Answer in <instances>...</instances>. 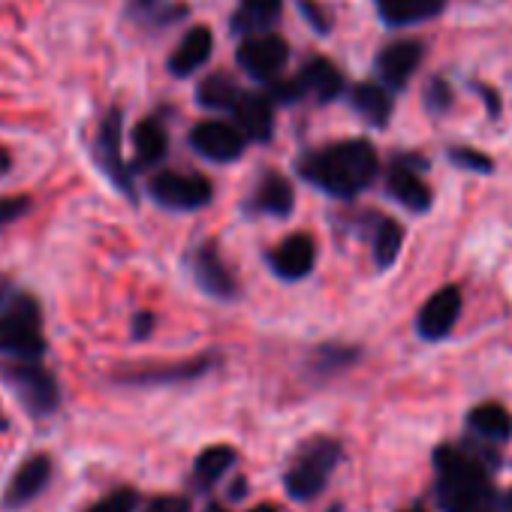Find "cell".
Returning a JSON list of instances; mask_svg holds the SVG:
<instances>
[{
	"mask_svg": "<svg viewBox=\"0 0 512 512\" xmlns=\"http://www.w3.org/2000/svg\"><path fill=\"white\" fill-rule=\"evenodd\" d=\"M458 317H461V293H458V287H443L422 305L416 332L425 341H440L455 329Z\"/></svg>",
	"mask_w": 512,
	"mask_h": 512,
	"instance_id": "12",
	"label": "cell"
},
{
	"mask_svg": "<svg viewBox=\"0 0 512 512\" xmlns=\"http://www.w3.org/2000/svg\"><path fill=\"white\" fill-rule=\"evenodd\" d=\"M317 263V244L308 232L287 235L272 253H269V266L278 278L284 281H302L314 272Z\"/></svg>",
	"mask_w": 512,
	"mask_h": 512,
	"instance_id": "11",
	"label": "cell"
},
{
	"mask_svg": "<svg viewBox=\"0 0 512 512\" xmlns=\"http://www.w3.org/2000/svg\"><path fill=\"white\" fill-rule=\"evenodd\" d=\"M211 356H199V359H187V362H172V365H148L139 368L136 374H121L118 380L127 386H160V383H181V380H193L199 374H205L211 368Z\"/></svg>",
	"mask_w": 512,
	"mask_h": 512,
	"instance_id": "16",
	"label": "cell"
},
{
	"mask_svg": "<svg viewBox=\"0 0 512 512\" xmlns=\"http://www.w3.org/2000/svg\"><path fill=\"white\" fill-rule=\"evenodd\" d=\"M437 500L443 512H485L491 503V485L485 467L458 446H440L434 452Z\"/></svg>",
	"mask_w": 512,
	"mask_h": 512,
	"instance_id": "2",
	"label": "cell"
},
{
	"mask_svg": "<svg viewBox=\"0 0 512 512\" xmlns=\"http://www.w3.org/2000/svg\"><path fill=\"white\" fill-rule=\"evenodd\" d=\"M145 512H193V506L181 494H166V497H154Z\"/></svg>",
	"mask_w": 512,
	"mask_h": 512,
	"instance_id": "32",
	"label": "cell"
},
{
	"mask_svg": "<svg viewBox=\"0 0 512 512\" xmlns=\"http://www.w3.org/2000/svg\"><path fill=\"white\" fill-rule=\"evenodd\" d=\"M377 169H380L377 151L365 139L335 142L323 151L308 154L299 163L302 178H308L311 184H317L320 190L338 199H350L362 193L365 187H371V181L377 178Z\"/></svg>",
	"mask_w": 512,
	"mask_h": 512,
	"instance_id": "1",
	"label": "cell"
},
{
	"mask_svg": "<svg viewBox=\"0 0 512 512\" xmlns=\"http://www.w3.org/2000/svg\"><path fill=\"white\" fill-rule=\"evenodd\" d=\"M341 458H344V446L335 437H311L308 443L296 449L284 473L287 494L293 500H314L326 488Z\"/></svg>",
	"mask_w": 512,
	"mask_h": 512,
	"instance_id": "3",
	"label": "cell"
},
{
	"mask_svg": "<svg viewBox=\"0 0 512 512\" xmlns=\"http://www.w3.org/2000/svg\"><path fill=\"white\" fill-rule=\"evenodd\" d=\"M281 4L284 0H241V7L235 10V19H232V28L244 31V34L263 31L278 22Z\"/></svg>",
	"mask_w": 512,
	"mask_h": 512,
	"instance_id": "25",
	"label": "cell"
},
{
	"mask_svg": "<svg viewBox=\"0 0 512 512\" xmlns=\"http://www.w3.org/2000/svg\"><path fill=\"white\" fill-rule=\"evenodd\" d=\"M241 494H247V482H244V479H235V488H232V500H238Z\"/></svg>",
	"mask_w": 512,
	"mask_h": 512,
	"instance_id": "37",
	"label": "cell"
},
{
	"mask_svg": "<svg viewBox=\"0 0 512 512\" xmlns=\"http://www.w3.org/2000/svg\"><path fill=\"white\" fill-rule=\"evenodd\" d=\"M419 64H422V46L419 43H395V46L380 52L377 73H380L386 88L401 91L410 82V76L419 70Z\"/></svg>",
	"mask_w": 512,
	"mask_h": 512,
	"instance_id": "15",
	"label": "cell"
},
{
	"mask_svg": "<svg viewBox=\"0 0 512 512\" xmlns=\"http://www.w3.org/2000/svg\"><path fill=\"white\" fill-rule=\"evenodd\" d=\"M208 512H226V509H220V503H211V506H208Z\"/></svg>",
	"mask_w": 512,
	"mask_h": 512,
	"instance_id": "42",
	"label": "cell"
},
{
	"mask_svg": "<svg viewBox=\"0 0 512 512\" xmlns=\"http://www.w3.org/2000/svg\"><path fill=\"white\" fill-rule=\"evenodd\" d=\"M184 13H187L184 7H175L169 0H130V19L145 25H169Z\"/></svg>",
	"mask_w": 512,
	"mask_h": 512,
	"instance_id": "29",
	"label": "cell"
},
{
	"mask_svg": "<svg viewBox=\"0 0 512 512\" xmlns=\"http://www.w3.org/2000/svg\"><path fill=\"white\" fill-rule=\"evenodd\" d=\"M287 58H290V49L281 37L275 34H256V37H247L238 52H235V61L238 67L250 76V79H260V82H272L284 67H287Z\"/></svg>",
	"mask_w": 512,
	"mask_h": 512,
	"instance_id": "7",
	"label": "cell"
},
{
	"mask_svg": "<svg viewBox=\"0 0 512 512\" xmlns=\"http://www.w3.org/2000/svg\"><path fill=\"white\" fill-rule=\"evenodd\" d=\"M7 169H10V154L0 148V175H7Z\"/></svg>",
	"mask_w": 512,
	"mask_h": 512,
	"instance_id": "39",
	"label": "cell"
},
{
	"mask_svg": "<svg viewBox=\"0 0 512 512\" xmlns=\"http://www.w3.org/2000/svg\"><path fill=\"white\" fill-rule=\"evenodd\" d=\"M148 193L157 205L172 208V211H196L205 208L214 196V187L202 175H187V172H157L148 181Z\"/></svg>",
	"mask_w": 512,
	"mask_h": 512,
	"instance_id": "6",
	"label": "cell"
},
{
	"mask_svg": "<svg viewBox=\"0 0 512 512\" xmlns=\"http://www.w3.org/2000/svg\"><path fill=\"white\" fill-rule=\"evenodd\" d=\"M500 512H512V488L500 497Z\"/></svg>",
	"mask_w": 512,
	"mask_h": 512,
	"instance_id": "38",
	"label": "cell"
},
{
	"mask_svg": "<svg viewBox=\"0 0 512 512\" xmlns=\"http://www.w3.org/2000/svg\"><path fill=\"white\" fill-rule=\"evenodd\" d=\"M449 100H452V94H449V88L443 82H434L431 91H428V97H425V103H428L431 112H443L449 106Z\"/></svg>",
	"mask_w": 512,
	"mask_h": 512,
	"instance_id": "34",
	"label": "cell"
},
{
	"mask_svg": "<svg viewBox=\"0 0 512 512\" xmlns=\"http://www.w3.org/2000/svg\"><path fill=\"white\" fill-rule=\"evenodd\" d=\"M485 512H488V509H485Z\"/></svg>",
	"mask_w": 512,
	"mask_h": 512,
	"instance_id": "43",
	"label": "cell"
},
{
	"mask_svg": "<svg viewBox=\"0 0 512 512\" xmlns=\"http://www.w3.org/2000/svg\"><path fill=\"white\" fill-rule=\"evenodd\" d=\"M0 353L19 362H37L46 353L43 314L31 296H16L0 314Z\"/></svg>",
	"mask_w": 512,
	"mask_h": 512,
	"instance_id": "4",
	"label": "cell"
},
{
	"mask_svg": "<svg viewBox=\"0 0 512 512\" xmlns=\"http://www.w3.org/2000/svg\"><path fill=\"white\" fill-rule=\"evenodd\" d=\"M232 115L244 142H269L275 136V106L266 94H238Z\"/></svg>",
	"mask_w": 512,
	"mask_h": 512,
	"instance_id": "13",
	"label": "cell"
},
{
	"mask_svg": "<svg viewBox=\"0 0 512 512\" xmlns=\"http://www.w3.org/2000/svg\"><path fill=\"white\" fill-rule=\"evenodd\" d=\"M139 503V494L133 488H115L112 494L100 497L88 512H133Z\"/></svg>",
	"mask_w": 512,
	"mask_h": 512,
	"instance_id": "30",
	"label": "cell"
},
{
	"mask_svg": "<svg viewBox=\"0 0 512 512\" xmlns=\"http://www.w3.org/2000/svg\"><path fill=\"white\" fill-rule=\"evenodd\" d=\"M299 10H302V13H308V22H311L317 31H329V22L323 19V10H320V7H314L311 0H299Z\"/></svg>",
	"mask_w": 512,
	"mask_h": 512,
	"instance_id": "36",
	"label": "cell"
},
{
	"mask_svg": "<svg viewBox=\"0 0 512 512\" xmlns=\"http://www.w3.org/2000/svg\"><path fill=\"white\" fill-rule=\"evenodd\" d=\"M452 160L458 166H467V169H476V172H488L491 169V160L485 154H479V151H470V148H455Z\"/></svg>",
	"mask_w": 512,
	"mask_h": 512,
	"instance_id": "33",
	"label": "cell"
},
{
	"mask_svg": "<svg viewBox=\"0 0 512 512\" xmlns=\"http://www.w3.org/2000/svg\"><path fill=\"white\" fill-rule=\"evenodd\" d=\"M446 0H377V10L386 25H416L440 16Z\"/></svg>",
	"mask_w": 512,
	"mask_h": 512,
	"instance_id": "21",
	"label": "cell"
},
{
	"mask_svg": "<svg viewBox=\"0 0 512 512\" xmlns=\"http://www.w3.org/2000/svg\"><path fill=\"white\" fill-rule=\"evenodd\" d=\"M235 464V449L229 446H208L205 452L196 455L193 461V476L202 488H211L214 482H220V476Z\"/></svg>",
	"mask_w": 512,
	"mask_h": 512,
	"instance_id": "27",
	"label": "cell"
},
{
	"mask_svg": "<svg viewBox=\"0 0 512 512\" xmlns=\"http://www.w3.org/2000/svg\"><path fill=\"white\" fill-rule=\"evenodd\" d=\"M350 103L374 127H386L389 118H392V97H389V91L383 85H374V82L356 85L353 94H350Z\"/></svg>",
	"mask_w": 512,
	"mask_h": 512,
	"instance_id": "22",
	"label": "cell"
},
{
	"mask_svg": "<svg viewBox=\"0 0 512 512\" xmlns=\"http://www.w3.org/2000/svg\"><path fill=\"white\" fill-rule=\"evenodd\" d=\"M10 428V422H7V416H0V431H7Z\"/></svg>",
	"mask_w": 512,
	"mask_h": 512,
	"instance_id": "41",
	"label": "cell"
},
{
	"mask_svg": "<svg viewBox=\"0 0 512 512\" xmlns=\"http://www.w3.org/2000/svg\"><path fill=\"white\" fill-rule=\"evenodd\" d=\"M389 193L410 211H428L431 208V187L407 166V163H395L389 172Z\"/></svg>",
	"mask_w": 512,
	"mask_h": 512,
	"instance_id": "20",
	"label": "cell"
},
{
	"mask_svg": "<svg viewBox=\"0 0 512 512\" xmlns=\"http://www.w3.org/2000/svg\"><path fill=\"white\" fill-rule=\"evenodd\" d=\"M7 383L13 386L16 398L28 407L34 416H52L61 404V389L52 371H46L37 362H19L4 368Z\"/></svg>",
	"mask_w": 512,
	"mask_h": 512,
	"instance_id": "5",
	"label": "cell"
},
{
	"mask_svg": "<svg viewBox=\"0 0 512 512\" xmlns=\"http://www.w3.org/2000/svg\"><path fill=\"white\" fill-rule=\"evenodd\" d=\"M371 244H374V263H377L380 269H389V266L398 260V253H401L404 229H401L392 217H374Z\"/></svg>",
	"mask_w": 512,
	"mask_h": 512,
	"instance_id": "26",
	"label": "cell"
},
{
	"mask_svg": "<svg viewBox=\"0 0 512 512\" xmlns=\"http://www.w3.org/2000/svg\"><path fill=\"white\" fill-rule=\"evenodd\" d=\"M154 332V314H136V320H133V338L136 341H148V335Z\"/></svg>",
	"mask_w": 512,
	"mask_h": 512,
	"instance_id": "35",
	"label": "cell"
},
{
	"mask_svg": "<svg viewBox=\"0 0 512 512\" xmlns=\"http://www.w3.org/2000/svg\"><path fill=\"white\" fill-rule=\"evenodd\" d=\"M133 148H136V160L142 166H151V163H160L169 151V139H166V130L160 121L154 118H145L136 124L133 130Z\"/></svg>",
	"mask_w": 512,
	"mask_h": 512,
	"instance_id": "24",
	"label": "cell"
},
{
	"mask_svg": "<svg viewBox=\"0 0 512 512\" xmlns=\"http://www.w3.org/2000/svg\"><path fill=\"white\" fill-rule=\"evenodd\" d=\"M52 458L49 455H31V458H25L22 464H19V470L13 473V479H10V485H7V491H4V497H0V506L4 509H22V506H28L31 500H37L43 491H46V485H49V479H52Z\"/></svg>",
	"mask_w": 512,
	"mask_h": 512,
	"instance_id": "8",
	"label": "cell"
},
{
	"mask_svg": "<svg viewBox=\"0 0 512 512\" xmlns=\"http://www.w3.org/2000/svg\"><path fill=\"white\" fill-rule=\"evenodd\" d=\"M296 205V193L293 184L281 175V172H266L260 178L250 199V208L260 214H275V217H287Z\"/></svg>",
	"mask_w": 512,
	"mask_h": 512,
	"instance_id": "17",
	"label": "cell"
},
{
	"mask_svg": "<svg viewBox=\"0 0 512 512\" xmlns=\"http://www.w3.org/2000/svg\"><path fill=\"white\" fill-rule=\"evenodd\" d=\"M196 100H199V106H205V109H232L235 100H238V85H235L226 73H214V76H208V79L199 85Z\"/></svg>",
	"mask_w": 512,
	"mask_h": 512,
	"instance_id": "28",
	"label": "cell"
},
{
	"mask_svg": "<svg viewBox=\"0 0 512 512\" xmlns=\"http://www.w3.org/2000/svg\"><path fill=\"white\" fill-rule=\"evenodd\" d=\"M296 82H299L302 94H311V97H317L320 103H329V100H335V97L344 91V76H341L338 67H335L332 61H326V58L308 61V67L296 76Z\"/></svg>",
	"mask_w": 512,
	"mask_h": 512,
	"instance_id": "19",
	"label": "cell"
},
{
	"mask_svg": "<svg viewBox=\"0 0 512 512\" xmlns=\"http://www.w3.org/2000/svg\"><path fill=\"white\" fill-rule=\"evenodd\" d=\"M250 512H281V509L275 503H260V506H253Z\"/></svg>",
	"mask_w": 512,
	"mask_h": 512,
	"instance_id": "40",
	"label": "cell"
},
{
	"mask_svg": "<svg viewBox=\"0 0 512 512\" xmlns=\"http://www.w3.org/2000/svg\"><path fill=\"white\" fill-rule=\"evenodd\" d=\"M193 278H196V284H199L208 296H214V299H232L235 290H238L235 275H232L229 266L223 263V256L217 253L214 241H208V244H202V247L196 250V256H193Z\"/></svg>",
	"mask_w": 512,
	"mask_h": 512,
	"instance_id": "14",
	"label": "cell"
},
{
	"mask_svg": "<svg viewBox=\"0 0 512 512\" xmlns=\"http://www.w3.org/2000/svg\"><path fill=\"white\" fill-rule=\"evenodd\" d=\"M31 211V199L16 193V196H0V226H10L16 223L22 214Z\"/></svg>",
	"mask_w": 512,
	"mask_h": 512,
	"instance_id": "31",
	"label": "cell"
},
{
	"mask_svg": "<svg viewBox=\"0 0 512 512\" xmlns=\"http://www.w3.org/2000/svg\"><path fill=\"white\" fill-rule=\"evenodd\" d=\"M467 425L476 434H482L485 440H494V443H506L512 437V416L500 404H479V407H473L470 416H467Z\"/></svg>",
	"mask_w": 512,
	"mask_h": 512,
	"instance_id": "23",
	"label": "cell"
},
{
	"mask_svg": "<svg viewBox=\"0 0 512 512\" xmlns=\"http://www.w3.org/2000/svg\"><path fill=\"white\" fill-rule=\"evenodd\" d=\"M97 163L100 169L115 181V187L136 199L133 193V181H130V172H127V163H124V154H121V109H112L103 124H100V133H97Z\"/></svg>",
	"mask_w": 512,
	"mask_h": 512,
	"instance_id": "9",
	"label": "cell"
},
{
	"mask_svg": "<svg viewBox=\"0 0 512 512\" xmlns=\"http://www.w3.org/2000/svg\"><path fill=\"white\" fill-rule=\"evenodd\" d=\"M190 145L196 154L214 163H232L244 154V136L223 121H202L190 130Z\"/></svg>",
	"mask_w": 512,
	"mask_h": 512,
	"instance_id": "10",
	"label": "cell"
},
{
	"mask_svg": "<svg viewBox=\"0 0 512 512\" xmlns=\"http://www.w3.org/2000/svg\"><path fill=\"white\" fill-rule=\"evenodd\" d=\"M211 46H214V40H211V31H208L205 25L187 31L184 40L178 43V49H175L172 58H169V73L178 76V79L193 76V73L211 58Z\"/></svg>",
	"mask_w": 512,
	"mask_h": 512,
	"instance_id": "18",
	"label": "cell"
}]
</instances>
